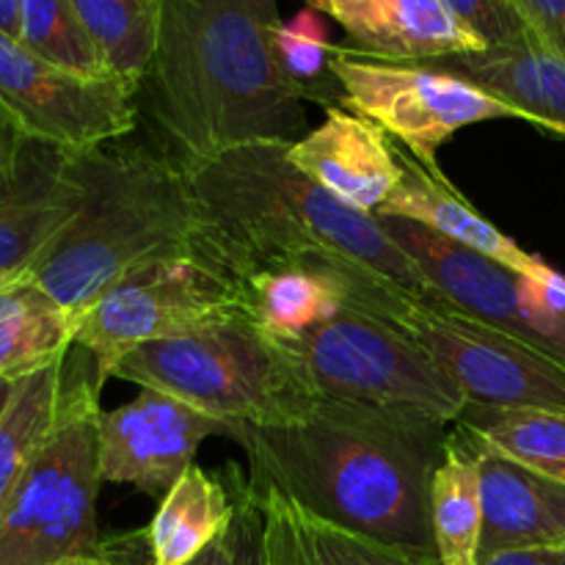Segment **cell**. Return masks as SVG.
Masks as SVG:
<instances>
[{
	"label": "cell",
	"mask_w": 565,
	"mask_h": 565,
	"mask_svg": "<svg viewBox=\"0 0 565 565\" xmlns=\"http://www.w3.org/2000/svg\"><path fill=\"white\" fill-rule=\"evenodd\" d=\"M292 143H252L182 160L226 263L248 279L301 268L342 281L353 309L403 323L414 303L445 307L375 215L331 196L290 163Z\"/></svg>",
	"instance_id": "obj_1"
},
{
	"label": "cell",
	"mask_w": 565,
	"mask_h": 565,
	"mask_svg": "<svg viewBox=\"0 0 565 565\" xmlns=\"http://www.w3.org/2000/svg\"><path fill=\"white\" fill-rule=\"evenodd\" d=\"M252 483L274 486L326 522L395 550L434 555L430 486L445 423L425 414L318 397L281 425H232Z\"/></svg>",
	"instance_id": "obj_2"
},
{
	"label": "cell",
	"mask_w": 565,
	"mask_h": 565,
	"mask_svg": "<svg viewBox=\"0 0 565 565\" xmlns=\"http://www.w3.org/2000/svg\"><path fill=\"white\" fill-rule=\"evenodd\" d=\"M274 0H160L149 81L180 160L296 143L307 114L274 50Z\"/></svg>",
	"instance_id": "obj_3"
},
{
	"label": "cell",
	"mask_w": 565,
	"mask_h": 565,
	"mask_svg": "<svg viewBox=\"0 0 565 565\" xmlns=\"http://www.w3.org/2000/svg\"><path fill=\"white\" fill-rule=\"evenodd\" d=\"M70 158L83 182V204L28 279L75 320L143 265L185 254L224 259L180 158L121 141Z\"/></svg>",
	"instance_id": "obj_4"
},
{
	"label": "cell",
	"mask_w": 565,
	"mask_h": 565,
	"mask_svg": "<svg viewBox=\"0 0 565 565\" xmlns=\"http://www.w3.org/2000/svg\"><path fill=\"white\" fill-rule=\"evenodd\" d=\"M103 384L92 353L77 348L75 356H66L55 428L0 516V565H55L108 550L97 527Z\"/></svg>",
	"instance_id": "obj_5"
},
{
	"label": "cell",
	"mask_w": 565,
	"mask_h": 565,
	"mask_svg": "<svg viewBox=\"0 0 565 565\" xmlns=\"http://www.w3.org/2000/svg\"><path fill=\"white\" fill-rule=\"evenodd\" d=\"M110 379L163 392L232 425H281L315 406L301 364L285 342L248 318L180 340L143 342L116 362Z\"/></svg>",
	"instance_id": "obj_6"
},
{
	"label": "cell",
	"mask_w": 565,
	"mask_h": 565,
	"mask_svg": "<svg viewBox=\"0 0 565 565\" xmlns=\"http://www.w3.org/2000/svg\"><path fill=\"white\" fill-rule=\"evenodd\" d=\"M248 318L246 279L213 254L143 265L110 285L77 320L75 345L103 379L143 342L180 340Z\"/></svg>",
	"instance_id": "obj_7"
},
{
	"label": "cell",
	"mask_w": 565,
	"mask_h": 565,
	"mask_svg": "<svg viewBox=\"0 0 565 565\" xmlns=\"http://www.w3.org/2000/svg\"><path fill=\"white\" fill-rule=\"evenodd\" d=\"M287 351L320 397L425 414L445 425L467 408V397L417 337L367 309H342L298 342H287Z\"/></svg>",
	"instance_id": "obj_8"
},
{
	"label": "cell",
	"mask_w": 565,
	"mask_h": 565,
	"mask_svg": "<svg viewBox=\"0 0 565 565\" xmlns=\"http://www.w3.org/2000/svg\"><path fill=\"white\" fill-rule=\"evenodd\" d=\"M331 66L342 86V108L373 121L434 171H441L436 152L458 130L489 119H516L489 92L428 61H384L337 47Z\"/></svg>",
	"instance_id": "obj_9"
},
{
	"label": "cell",
	"mask_w": 565,
	"mask_h": 565,
	"mask_svg": "<svg viewBox=\"0 0 565 565\" xmlns=\"http://www.w3.org/2000/svg\"><path fill=\"white\" fill-rule=\"evenodd\" d=\"M136 94L119 81H92L39 58L0 33V114L25 141L75 154L136 130Z\"/></svg>",
	"instance_id": "obj_10"
},
{
	"label": "cell",
	"mask_w": 565,
	"mask_h": 565,
	"mask_svg": "<svg viewBox=\"0 0 565 565\" xmlns=\"http://www.w3.org/2000/svg\"><path fill=\"white\" fill-rule=\"evenodd\" d=\"M472 406L565 412V364L450 307L414 303L403 318Z\"/></svg>",
	"instance_id": "obj_11"
},
{
	"label": "cell",
	"mask_w": 565,
	"mask_h": 565,
	"mask_svg": "<svg viewBox=\"0 0 565 565\" xmlns=\"http://www.w3.org/2000/svg\"><path fill=\"white\" fill-rule=\"evenodd\" d=\"M213 434L226 436L218 419L163 392L143 390L136 401L99 412L103 483L136 486L163 500Z\"/></svg>",
	"instance_id": "obj_12"
},
{
	"label": "cell",
	"mask_w": 565,
	"mask_h": 565,
	"mask_svg": "<svg viewBox=\"0 0 565 565\" xmlns=\"http://www.w3.org/2000/svg\"><path fill=\"white\" fill-rule=\"evenodd\" d=\"M375 218L384 224L386 235L423 270L430 290L441 298L445 307L456 309L478 323L491 326V329L505 331V334L546 353L533 318H530L522 274L475 252V248L447 241L423 224L395 218V215H375Z\"/></svg>",
	"instance_id": "obj_13"
},
{
	"label": "cell",
	"mask_w": 565,
	"mask_h": 565,
	"mask_svg": "<svg viewBox=\"0 0 565 565\" xmlns=\"http://www.w3.org/2000/svg\"><path fill=\"white\" fill-rule=\"evenodd\" d=\"M81 204L83 182L70 154L25 141L17 182L0 199V290L31 276Z\"/></svg>",
	"instance_id": "obj_14"
},
{
	"label": "cell",
	"mask_w": 565,
	"mask_h": 565,
	"mask_svg": "<svg viewBox=\"0 0 565 565\" xmlns=\"http://www.w3.org/2000/svg\"><path fill=\"white\" fill-rule=\"evenodd\" d=\"M287 158L342 204L375 215L401 180L392 138L345 108L326 110L323 125L292 143Z\"/></svg>",
	"instance_id": "obj_15"
},
{
	"label": "cell",
	"mask_w": 565,
	"mask_h": 565,
	"mask_svg": "<svg viewBox=\"0 0 565 565\" xmlns=\"http://www.w3.org/2000/svg\"><path fill=\"white\" fill-rule=\"evenodd\" d=\"M469 441L478 452L480 500H483L478 563L505 552L563 546L565 483L511 461L472 436Z\"/></svg>",
	"instance_id": "obj_16"
},
{
	"label": "cell",
	"mask_w": 565,
	"mask_h": 565,
	"mask_svg": "<svg viewBox=\"0 0 565 565\" xmlns=\"http://www.w3.org/2000/svg\"><path fill=\"white\" fill-rule=\"evenodd\" d=\"M331 17L356 53L384 61H434L480 53L486 44L452 17L445 0H309Z\"/></svg>",
	"instance_id": "obj_17"
},
{
	"label": "cell",
	"mask_w": 565,
	"mask_h": 565,
	"mask_svg": "<svg viewBox=\"0 0 565 565\" xmlns=\"http://www.w3.org/2000/svg\"><path fill=\"white\" fill-rule=\"evenodd\" d=\"M428 64L475 83L530 125L565 138V58L530 36L508 47L458 53Z\"/></svg>",
	"instance_id": "obj_18"
},
{
	"label": "cell",
	"mask_w": 565,
	"mask_h": 565,
	"mask_svg": "<svg viewBox=\"0 0 565 565\" xmlns=\"http://www.w3.org/2000/svg\"><path fill=\"white\" fill-rule=\"evenodd\" d=\"M392 149H395V160L401 166V180L375 215H395V218L428 226L436 235L475 248V252L513 268L516 274H527L541 263V257L519 248L516 241L502 235L491 221H486L441 171L419 163L397 141H392Z\"/></svg>",
	"instance_id": "obj_19"
},
{
	"label": "cell",
	"mask_w": 565,
	"mask_h": 565,
	"mask_svg": "<svg viewBox=\"0 0 565 565\" xmlns=\"http://www.w3.org/2000/svg\"><path fill=\"white\" fill-rule=\"evenodd\" d=\"M252 489L263 511L268 565H441L434 555L395 550L367 535L337 527L274 486L252 483Z\"/></svg>",
	"instance_id": "obj_20"
},
{
	"label": "cell",
	"mask_w": 565,
	"mask_h": 565,
	"mask_svg": "<svg viewBox=\"0 0 565 565\" xmlns=\"http://www.w3.org/2000/svg\"><path fill=\"white\" fill-rule=\"evenodd\" d=\"M235 519V500L230 486L193 463L169 494L160 500L158 513L147 527L152 552L149 565H185L199 552L224 539Z\"/></svg>",
	"instance_id": "obj_21"
},
{
	"label": "cell",
	"mask_w": 565,
	"mask_h": 565,
	"mask_svg": "<svg viewBox=\"0 0 565 565\" xmlns=\"http://www.w3.org/2000/svg\"><path fill=\"white\" fill-rule=\"evenodd\" d=\"M77 320L31 279L0 290V381H22L64 362Z\"/></svg>",
	"instance_id": "obj_22"
},
{
	"label": "cell",
	"mask_w": 565,
	"mask_h": 565,
	"mask_svg": "<svg viewBox=\"0 0 565 565\" xmlns=\"http://www.w3.org/2000/svg\"><path fill=\"white\" fill-rule=\"evenodd\" d=\"M248 320L276 342H298L351 307L342 281L301 268L259 270L248 276Z\"/></svg>",
	"instance_id": "obj_23"
},
{
	"label": "cell",
	"mask_w": 565,
	"mask_h": 565,
	"mask_svg": "<svg viewBox=\"0 0 565 565\" xmlns=\"http://www.w3.org/2000/svg\"><path fill=\"white\" fill-rule=\"evenodd\" d=\"M430 530L441 565H478L483 500L480 463L463 430L447 436L445 458L430 486Z\"/></svg>",
	"instance_id": "obj_24"
},
{
	"label": "cell",
	"mask_w": 565,
	"mask_h": 565,
	"mask_svg": "<svg viewBox=\"0 0 565 565\" xmlns=\"http://www.w3.org/2000/svg\"><path fill=\"white\" fill-rule=\"evenodd\" d=\"M456 425L511 461L565 483V412L467 403Z\"/></svg>",
	"instance_id": "obj_25"
},
{
	"label": "cell",
	"mask_w": 565,
	"mask_h": 565,
	"mask_svg": "<svg viewBox=\"0 0 565 565\" xmlns=\"http://www.w3.org/2000/svg\"><path fill=\"white\" fill-rule=\"evenodd\" d=\"M66 384V359L36 375L17 381L9 406L0 414V516L14 497L22 475L58 419Z\"/></svg>",
	"instance_id": "obj_26"
},
{
	"label": "cell",
	"mask_w": 565,
	"mask_h": 565,
	"mask_svg": "<svg viewBox=\"0 0 565 565\" xmlns=\"http://www.w3.org/2000/svg\"><path fill=\"white\" fill-rule=\"evenodd\" d=\"M72 6L110 75L136 94L158 47L160 0H72Z\"/></svg>",
	"instance_id": "obj_27"
},
{
	"label": "cell",
	"mask_w": 565,
	"mask_h": 565,
	"mask_svg": "<svg viewBox=\"0 0 565 565\" xmlns=\"http://www.w3.org/2000/svg\"><path fill=\"white\" fill-rule=\"evenodd\" d=\"M274 50L287 83L301 103H318L326 110L342 108V86L331 66L337 44H331L320 11L309 6L292 20L279 22L274 31Z\"/></svg>",
	"instance_id": "obj_28"
},
{
	"label": "cell",
	"mask_w": 565,
	"mask_h": 565,
	"mask_svg": "<svg viewBox=\"0 0 565 565\" xmlns=\"http://www.w3.org/2000/svg\"><path fill=\"white\" fill-rule=\"evenodd\" d=\"M20 42L39 58L92 81H116L72 0H20Z\"/></svg>",
	"instance_id": "obj_29"
},
{
	"label": "cell",
	"mask_w": 565,
	"mask_h": 565,
	"mask_svg": "<svg viewBox=\"0 0 565 565\" xmlns=\"http://www.w3.org/2000/svg\"><path fill=\"white\" fill-rule=\"evenodd\" d=\"M445 6L486 47H508L533 36L513 0H445Z\"/></svg>",
	"instance_id": "obj_30"
},
{
	"label": "cell",
	"mask_w": 565,
	"mask_h": 565,
	"mask_svg": "<svg viewBox=\"0 0 565 565\" xmlns=\"http://www.w3.org/2000/svg\"><path fill=\"white\" fill-rule=\"evenodd\" d=\"M230 491L235 500L232 519V541H235V565H268L263 546V511L252 483L241 480L235 467H230Z\"/></svg>",
	"instance_id": "obj_31"
},
{
	"label": "cell",
	"mask_w": 565,
	"mask_h": 565,
	"mask_svg": "<svg viewBox=\"0 0 565 565\" xmlns=\"http://www.w3.org/2000/svg\"><path fill=\"white\" fill-rule=\"evenodd\" d=\"M535 36L565 58V0H513Z\"/></svg>",
	"instance_id": "obj_32"
},
{
	"label": "cell",
	"mask_w": 565,
	"mask_h": 565,
	"mask_svg": "<svg viewBox=\"0 0 565 565\" xmlns=\"http://www.w3.org/2000/svg\"><path fill=\"white\" fill-rule=\"evenodd\" d=\"M22 149H25V138L14 130L9 119L0 114V199L11 191L17 182L22 163Z\"/></svg>",
	"instance_id": "obj_33"
},
{
	"label": "cell",
	"mask_w": 565,
	"mask_h": 565,
	"mask_svg": "<svg viewBox=\"0 0 565 565\" xmlns=\"http://www.w3.org/2000/svg\"><path fill=\"white\" fill-rule=\"evenodd\" d=\"M478 565H565V544L546 546V550H519L497 555Z\"/></svg>",
	"instance_id": "obj_34"
},
{
	"label": "cell",
	"mask_w": 565,
	"mask_h": 565,
	"mask_svg": "<svg viewBox=\"0 0 565 565\" xmlns=\"http://www.w3.org/2000/svg\"><path fill=\"white\" fill-rule=\"evenodd\" d=\"M185 565H235V541H232V527L224 539L210 544L207 550L199 552V555Z\"/></svg>",
	"instance_id": "obj_35"
},
{
	"label": "cell",
	"mask_w": 565,
	"mask_h": 565,
	"mask_svg": "<svg viewBox=\"0 0 565 565\" xmlns=\"http://www.w3.org/2000/svg\"><path fill=\"white\" fill-rule=\"evenodd\" d=\"M0 33L20 42V0H0Z\"/></svg>",
	"instance_id": "obj_36"
},
{
	"label": "cell",
	"mask_w": 565,
	"mask_h": 565,
	"mask_svg": "<svg viewBox=\"0 0 565 565\" xmlns=\"http://www.w3.org/2000/svg\"><path fill=\"white\" fill-rule=\"evenodd\" d=\"M55 565H125L116 561V555L108 550L103 552V555H81V557H66V561L55 563Z\"/></svg>",
	"instance_id": "obj_37"
},
{
	"label": "cell",
	"mask_w": 565,
	"mask_h": 565,
	"mask_svg": "<svg viewBox=\"0 0 565 565\" xmlns=\"http://www.w3.org/2000/svg\"><path fill=\"white\" fill-rule=\"evenodd\" d=\"M14 384H17V381H14ZM14 384H11V381H0V414H3V408L9 406L11 392H14Z\"/></svg>",
	"instance_id": "obj_38"
}]
</instances>
